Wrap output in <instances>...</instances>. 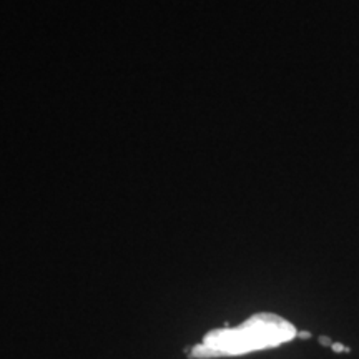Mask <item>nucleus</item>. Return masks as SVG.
I'll list each match as a JSON object with an SVG mask.
<instances>
[{
    "label": "nucleus",
    "mask_w": 359,
    "mask_h": 359,
    "mask_svg": "<svg viewBox=\"0 0 359 359\" xmlns=\"http://www.w3.org/2000/svg\"><path fill=\"white\" fill-rule=\"evenodd\" d=\"M298 336L296 327L273 313H258L236 327H224L208 333L190 351V358L212 359L276 348Z\"/></svg>",
    "instance_id": "f257e3e1"
},
{
    "label": "nucleus",
    "mask_w": 359,
    "mask_h": 359,
    "mask_svg": "<svg viewBox=\"0 0 359 359\" xmlns=\"http://www.w3.org/2000/svg\"><path fill=\"white\" fill-rule=\"evenodd\" d=\"M331 348H333L334 351H348V348H344V346H339V343H334V344H331Z\"/></svg>",
    "instance_id": "f03ea898"
}]
</instances>
